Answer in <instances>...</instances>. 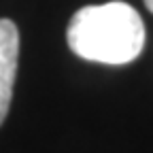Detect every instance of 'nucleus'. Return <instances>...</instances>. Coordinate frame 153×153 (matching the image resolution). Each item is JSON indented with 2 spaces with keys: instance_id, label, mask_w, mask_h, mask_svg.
<instances>
[{
  "instance_id": "f257e3e1",
  "label": "nucleus",
  "mask_w": 153,
  "mask_h": 153,
  "mask_svg": "<svg viewBox=\"0 0 153 153\" xmlns=\"http://www.w3.org/2000/svg\"><path fill=\"white\" fill-rule=\"evenodd\" d=\"M68 47L83 60L121 66L136 60L145 45V26L128 2L79 9L66 30Z\"/></svg>"
},
{
  "instance_id": "f03ea898",
  "label": "nucleus",
  "mask_w": 153,
  "mask_h": 153,
  "mask_svg": "<svg viewBox=\"0 0 153 153\" xmlns=\"http://www.w3.org/2000/svg\"><path fill=\"white\" fill-rule=\"evenodd\" d=\"M17 55H19V32L11 19H0V126H2L11 98L13 83L17 72Z\"/></svg>"
},
{
  "instance_id": "7ed1b4c3",
  "label": "nucleus",
  "mask_w": 153,
  "mask_h": 153,
  "mask_svg": "<svg viewBox=\"0 0 153 153\" xmlns=\"http://www.w3.org/2000/svg\"><path fill=\"white\" fill-rule=\"evenodd\" d=\"M143 2H145V7H147V9L153 13V0H143Z\"/></svg>"
}]
</instances>
